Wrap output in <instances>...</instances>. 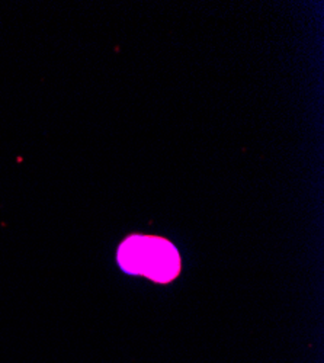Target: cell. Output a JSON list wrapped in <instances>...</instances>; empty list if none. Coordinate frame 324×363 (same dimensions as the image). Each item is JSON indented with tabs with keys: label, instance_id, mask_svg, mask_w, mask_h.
<instances>
[{
	"label": "cell",
	"instance_id": "1",
	"mask_svg": "<svg viewBox=\"0 0 324 363\" xmlns=\"http://www.w3.org/2000/svg\"><path fill=\"white\" fill-rule=\"evenodd\" d=\"M179 272V256L176 249L166 240L145 237L143 272L156 282H169Z\"/></svg>",
	"mask_w": 324,
	"mask_h": 363
},
{
	"label": "cell",
	"instance_id": "2",
	"mask_svg": "<svg viewBox=\"0 0 324 363\" xmlns=\"http://www.w3.org/2000/svg\"><path fill=\"white\" fill-rule=\"evenodd\" d=\"M145 237L134 235L125 240L118 252V260L121 267L128 274H141L143 272V256H144Z\"/></svg>",
	"mask_w": 324,
	"mask_h": 363
}]
</instances>
